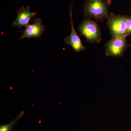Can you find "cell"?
<instances>
[{"label": "cell", "instance_id": "obj_5", "mask_svg": "<svg viewBox=\"0 0 131 131\" xmlns=\"http://www.w3.org/2000/svg\"><path fill=\"white\" fill-rule=\"evenodd\" d=\"M72 7L70 10V18L71 25V33L70 36L67 37L64 39V42L67 44L69 45L72 47L74 50L76 52L84 50L86 48L82 43L80 37L78 35L76 31L75 30L73 25V18H72Z\"/></svg>", "mask_w": 131, "mask_h": 131}, {"label": "cell", "instance_id": "obj_7", "mask_svg": "<svg viewBox=\"0 0 131 131\" xmlns=\"http://www.w3.org/2000/svg\"><path fill=\"white\" fill-rule=\"evenodd\" d=\"M42 21L41 19H35L32 24L27 26L20 40L25 38L40 37L45 30V27L42 25Z\"/></svg>", "mask_w": 131, "mask_h": 131}, {"label": "cell", "instance_id": "obj_6", "mask_svg": "<svg viewBox=\"0 0 131 131\" xmlns=\"http://www.w3.org/2000/svg\"><path fill=\"white\" fill-rule=\"evenodd\" d=\"M17 17L13 23L14 26L18 28L26 27L29 25V21L36 15V13L30 11L29 6L21 7L17 12Z\"/></svg>", "mask_w": 131, "mask_h": 131}, {"label": "cell", "instance_id": "obj_9", "mask_svg": "<svg viewBox=\"0 0 131 131\" xmlns=\"http://www.w3.org/2000/svg\"><path fill=\"white\" fill-rule=\"evenodd\" d=\"M126 25L127 34L128 36L131 34V16H127Z\"/></svg>", "mask_w": 131, "mask_h": 131}, {"label": "cell", "instance_id": "obj_1", "mask_svg": "<svg viewBox=\"0 0 131 131\" xmlns=\"http://www.w3.org/2000/svg\"><path fill=\"white\" fill-rule=\"evenodd\" d=\"M111 3V0H86L83 9L85 18L102 22L109 16L108 8Z\"/></svg>", "mask_w": 131, "mask_h": 131}, {"label": "cell", "instance_id": "obj_2", "mask_svg": "<svg viewBox=\"0 0 131 131\" xmlns=\"http://www.w3.org/2000/svg\"><path fill=\"white\" fill-rule=\"evenodd\" d=\"M81 35L83 36L90 43H98L101 41V32L100 26L96 21L85 18L78 27Z\"/></svg>", "mask_w": 131, "mask_h": 131}, {"label": "cell", "instance_id": "obj_4", "mask_svg": "<svg viewBox=\"0 0 131 131\" xmlns=\"http://www.w3.org/2000/svg\"><path fill=\"white\" fill-rule=\"evenodd\" d=\"M126 37H112L105 45L106 56L114 58L120 57L123 56L127 48V44Z\"/></svg>", "mask_w": 131, "mask_h": 131}, {"label": "cell", "instance_id": "obj_3", "mask_svg": "<svg viewBox=\"0 0 131 131\" xmlns=\"http://www.w3.org/2000/svg\"><path fill=\"white\" fill-rule=\"evenodd\" d=\"M127 16L115 15L111 13L107 19V25L112 37H127L126 21Z\"/></svg>", "mask_w": 131, "mask_h": 131}, {"label": "cell", "instance_id": "obj_8", "mask_svg": "<svg viewBox=\"0 0 131 131\" xmlns=\"http://www.w3.org/2000/svg\"><path fill=\"white\" fill-rule=\"evenodd\" d=\"M24 114L25 112L24 111H21L12 122L5 125H1L0 126V131H12L18 121L24 116Z\"/></svg>", "mask_w": 131, "mask_h": 131}]
</instances>
